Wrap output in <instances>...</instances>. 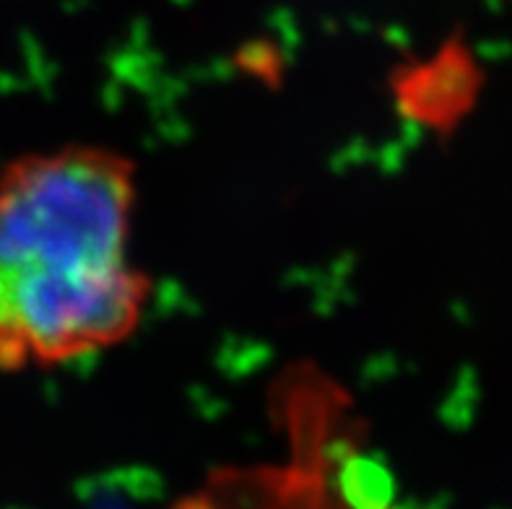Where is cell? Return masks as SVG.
<instances>
[{
  "label": "cell",
  "mask_w": 512,
  "mask_h": 509,
  "mask_svg": "<svg viewBox=\"0 0 512 509\" xmlns=\"http://www.w3.org/2000/svg\"><path fill=\"white\" fill-rule=\"evenodd\" d=\"M136 167L99 146L26 154L0 174V372L110 348L151 284L128 260Z\"/></svg>",
  "instance_id": "1"
},
{
  "label": "cell",
  "mask_w": 512,
  "mask_h": 509,
  "mask_svg": "<svg viewBox=\"0 0 512 509\" xmlns=\"http://www.w3.org/2000/svg\"><path fill=\"white\" fill-rule=\"evenodd\" d=\"M471 86L474 68L468 63L466 50L445 47L437 52V58L416 63L396 89L403 110H409L422 123L437 125L445 117H453V110H461V99L471 94Z\"/></svg>",
  "instance_id": "2"
}]
</instances>
